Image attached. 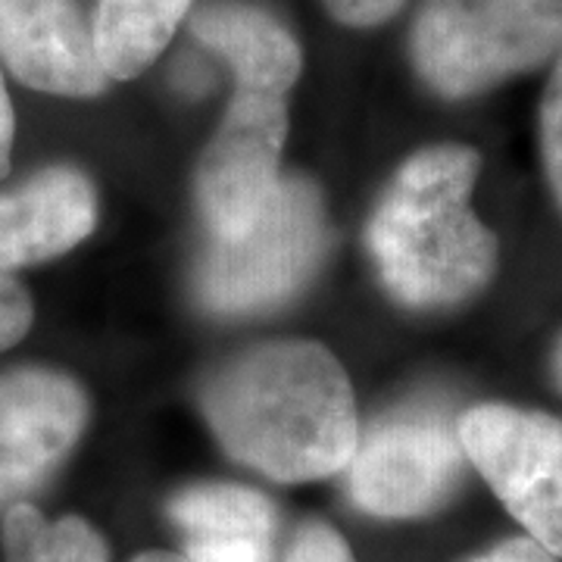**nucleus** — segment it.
<instances>
[{
  "mask_svg": "<svg viewBox=\"0 0 562 562\" xmlns=\"http://www.w3.org/2000/svg\"><path fill=\"white\" fill-rule=\"evenodd\" d=\"M13 132H16L13 103H10L7 85H3V76H0V176L10 169V154H13Z\"/></svg>",
  "mask_w": 562,
  "mask_h": 562,
  "instance_id": "6ab92c4d",
  "label": "nucleus"
},
{
  "mask_svg": "<svg viewBox=\"0 0 562 562\" xmlns=\"http://www.w3.org/2000/svg\"><path fill=\"white\" fill-rule=\"evenodd\" d=\"M32 297L13 276H0V353L25 338L32 328Z\"/></svg>",
  "mask_w": 562,
  "mask_h": 562,
  "instance_id": "2eb2a0df",
  "label": "nucleus"
},
{
  "mask_svg": "<svg viewBox=\"0 0 562 562\" xmlns=\"http://www.w3.org/2000/svg\"><path fill=\"white\" fill-rule=\"evenodd\" d=\"M465 450L438 409H409L375 422L347 462L353 503L382 519L438 509L462 479Z\"/></svg>",
  "mask_w": 562,
  "mask_h": 562,
  "instance_id": "0eeeda50",
  "label": "nucleus"
},
{
  "mask_svg": "<svg viewBox=\"0 0 562 562\" xmlns=\"http://www.w3.org/2000/svg\"><path fill=\"white\" fill-rule=\"evenodd\" d=\"M98 225V198L76 169L54 166L13 191H0V276L54 260Z\"/></svg>",
  "mask_w": 562,
  "mask_h": 562,
  "instance_id": "9d476101",
  "label": "nucleus"
},
{
  "mask_svg": "<svg viewBox=\"0 0 562 562\" xmlns=\"http://www.w3.org/2000/svg\"><path fill=\"white\" fill-rule=\"evenodd\" d=\"M191 0H98L91 35L110 79H135L166 50Z\"/></svg>",
  "mask_w": 562,
  "mask_h": 562,
  "instance_id": "f8f14e48",
  "label": "nucleus"
},
{
  "mask_svg": "<svg viewBox=\"0 0 562 562\" xmlns=\"http://www.w3.org/2000/svg\"><path fill=\"white\" fill-rule=\"evenodd\" d=\"M482 157L438 144L403 162L369 222V250L384 288L406 306L469 301L497 269V238L472 213Z\"/></svg>",
  "mask_w": 562,
  "mask_h": 562,
  "instance_id": "7ed1b4c3",
  "label": "nucleus"
},
{
  "mask_svg": "<svg viewBox=\"0 0 562 562\" xmlns=\"http://www.w3.org/2000/svg\"><path fill=\"white\" fill-rule=\"evenodd\" d=\"M465 460L482 472L528 538L562 557V422L503 403L462 413Z\"/></svg>",
  "mask_w": 562,
  "mask_h": 562,
  "instance_id": "423d86ee",
  "label": "nucleus"
},
{
  "mask_svg": "<svg viewBox=\"0 0 562 562\" xmlns=\"http://www.w3.org/2000/svg\"><path fill=\"white\" fill-rule=\"evenodd\" d=\"M203 409L222 447L276 482L341 472L360 441L341 362L310 341L244 350L210 375Z\"/></svg>",
  "mask_w": 562,
  "mask_h": 562,
  "instance_id": "f257e3e1",
  "label": "nucleus"
},
{
  "mask_svg": "<svg viewBox=\"0 0 562 562\" xmlns=\"http://www.w3.org/2000/svg\"><path fill=\"white\" fill-rule=\"evenodd\" d=\"M3 562H106V543L79 516L47 522L35 506L16 503L3 516Z\"/></svg>",
  "mask_w": 562,
  "mask_h": 562,
  "instance_id": "ddd939ff",
  "label": "nucleus"
},
{
  "mask_svg": "<svg viewBox=\"0 0 562 562\" xmlns=\"http://www.w3.org/2000/svg\"><path fill=\"white\" fill-rule=\"evenodd\" d=\"M188 562H272L276 509L241 484H194L169 503Z\"/></svg>",
  "mask_w": 562,
  "mask_h": 562,
  "instance_id": "9b49d317",
  "label": "nucleus"
},
{
  "mask_svg": "<svg viewBox=\"0 0 562 562\" xmlns=\"http://www.w3.org/2000/svg\"><path fill=\"white\" fill-rule=\"evenodd\" d=\"M0 60L22 85L60 98H94L110 81L76 0H0Z\"/></svg>",
  "mask_w": 562,
  "mask_h": 562,
  "instance_id": "1a4fd4ad",
  "label": "nucleus"
},
{
  "mask_svg": "<svg viewBox=\"0 0 562 562\" xmlns=\"http://www.w3.org/2000/svg\"><path fill=\"white\" fill-rule=\"evenodd\" d=\"M553 372H557V382H560L562 387V338L560 344H557V353H553Z\"/></svg>",
  "mask_w": 562,
  "mask_h": 562,
  "instance_id": "412c9836",
  "label": "nucleus"
},
{
  "mask_svg": "<svg viewBox=\"0 0 562 562\" xmlns=\"http://www.w3.org/2000/svg\"><path fill=\"white\" fill-rule=\"evenodd\" d=\"M325 250V213L313 181L288 176L272 184L257 216L235 235L213 238L198 266L203 306L244 316L291 297Z\"/></svg>",
  "mask_w": 562,
  "mask_h": 562,
  "instance_id": "39448f33",
  "label": "nucleus"
},
{
  "mask_svg": "<svg viewBox=\"0 0 562 562\" xmlns=\"http://www.w3.org/2000/svg\"><path fill=\"white\" fill-rule=\"evenodd\" d=\"M191 32L235 72V98L198 172V201L210 235H235L257 216L279 181L288 135V94L301 76V47L272 13L216 0L191 16Z\"/></svg>",
  "mask_w": 562,
  "mask_h": 562,
  "instance_id": "f03ea898",
  "label": "nucleus"
},
{
  "mask_svg": "<svg viewBox=\"0 0 562 562\" xmlns=\"http://www.w3.org/2000/svg\"><path fill=\"white\" fill-rule=\"evenodd\" d=\"M85 391L63 372L16 369L0 375V501L38 484L79 441Z\"/></svg>",
  "mask_w": 562,
  "mask_h": 562,
  "instance_id": "6e6552de",
  "label": "nucleus"
},
{
  "mask_svg": "<svg viewBox=\"0 0 562 562\" xmlns=\"http://www.w3.org/2000/svg\"><path fill=\"white\" fill-rule=\"evenodd\" d=\"M328 13L344 25L366 29V25H379L391 20L403 7V0H325Z\"/></svg>",
  "mask_w": 562,
  "mask_h": 562,
  "instance_id": "f3484780",
  "label": "nucleus"
},
{
  "mask_svg": "<svg viewBox=\"0 0 562 562\" xmlns=\"http://www.w3.org/2000/svg\"><path fill=\"white\" fill-rule=\"evenodd\" d=\"M409 50L435 94L472 98L560 57L562 0H425Z\"/></svg>",
  "mask_w": 562,
  "mask_h": 562,
  "instance_id": "20e7f679",
  "label": "nucleus"
},
{
  "mask_svg": "<svg viewBox=\"0 0 562 562\" xmlns=\"http://www.w3.org/2000/svg\"><path fill=\"white\" fill-rule=\"evenodd\" d=\"M284 562H357L350 557L344 538L322 522L303 525L297 531V538L288 550V560Z\"/></svg>",
  "mask_w": 562,
  "mask_h": 562,
  "instance_id": "dca6fc26",
  "label": "nucleus"
},
{
  "mask_svg": "<svg viewBox=\"0 0 562 562\" xmlns=\"http://www.w3.org/2000/svg\"><path fill=\"white\" fill-rule=\"evenodd\" d=\"M541 150L547 179L562 206V50L547 79L541 101Z\"/></svg>",
  "mask_w": 562,
  "mask_h": 562,
  "instance_id": "4468645a",
  "label": "nucleus"
},
{
  "mask_svg": "<svg viewBox=\"0 0 562 562\" xmlns=\"http://www.w3.org/2000/svg\"><path fill=\"white\" fill-rule=\"evenodd\" d=\"M472 562H557V557L535 538H513V541L497 543L491 553Z\"/></svg>",
  "mask_w": 562,
  "mask_h": 562,
  "instance_id": "a211bd4d",
  "label": "nucleus"
},
{
  "mask_svg": "<svg viewBox=\"0 0 562 562\" xmlns=\"http://www.w3.org/2000/svg\"><path fill=\"white\" fill-rule=\"evenodd\" d=\"M135 562H188L184 557H172V553H140Z\"/></svg>",
  "mask_w": 562,
  "mask_h": 562,
  "instance_id": "aec40b11",
  "label": "nucleus"
}]
</instances>
